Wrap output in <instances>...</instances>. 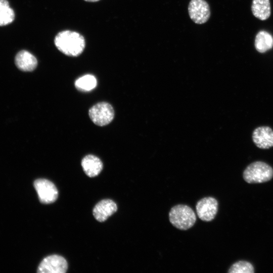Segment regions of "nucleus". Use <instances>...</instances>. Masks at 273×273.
Wrapping results in <instances>:
<instances>
[{
    "mask_svg": "<svg viewBox=\"0 0 273 273\" xmlns=\"http://www.w3.org/2000/svg\"><path fill=\"white\" fill-rule=\"evenodd\" d=\"M84 1H87V2H95L99 1L100 0H84Z\"/></svg>",
    "mask_w": 273,
    "mask_h": 273,
    "instance_id": "18",
    "label": "nucleus"
},
{
    "mask_svg": "<svg viewBox=\"0 0 273 273\" xmlns=\"http://www.w3.org/2000/svg\"><path fill=\"white\" fill-rule=\"evenodd\" d=\"M117 210L116 204L112 200L104 199L98 202L93 210L94 217L100 222L105 221Z\"/></svg>",
    "mask_w": 273,
    "mask_h": 273,
    "instance_id": "10",
    "label": "nucleus"
},
{
    "mask_svg": "<svg viewBox=\"0 0 273 273\" xmlns=\"http://www.w3.org/2000/svg\"><path fill=\"white\" fill-rule=\"evenodd\" d=\"M81 166L85 173L91 177L99 175L103 167L101 160L93 155L85 156L81 161Z\"/></svg>",
    "mask_w": 273,
    "mask_h": 273,
    "instance_id": "12",
    "label": "nucleus"
},
{
    "mask_svg": "<svg viewBox=\"0 0 273 273\" xmlns=\"http://www.w3.org/2000/svg\"><path fill=\"white\" fill-rule=\"evenodd\" d=\"M254 144L260 149H267L273 147V130L268 126H260L253 132Z\"/></svg>",
    "mask_w": 273,
    "mask_h": 273,
    "instance_id": "9",
    "label": "nucleus"
},
{
    "mask_svg": "<svg viewBox=\"0 0 273 273\" xmlns=\"http://www.w3.org/2000/svg\"><path fill=\"white\" fill-rule=\"evenodd\" d=\"M55 44L64 54L71 57L80 55L85 48L84 37L80 34L70 30L60 32L55 38Z\"/></svg>",
    "mask_w": 273,
    "mask_h": 273,
    "instance_id": "1",
    "label": "nucleus"
},
{
    "mask_svg": "<svg viewBox=\"0 0 273 273\" xmlns=\"http://www.w3.org/2000/svg\"><path fill=\"white\" fill-rule=\"evenodd\" d=\"M68 268L66 259L59 255H51L45 257L40 263L38 273H65Z\"/></svg>",
    "mask_w": 273,
    "mask_h": 273,
    "instance_id": "6",
    "label": "nucleus"
},
{
    "mask_svg": "<svg viewBox=\"0 0 273 273\" xmlns=\"http://www.w3.org/2000/svg\"><path fill=\"white\" fill-rule=\"evenodd\" d=\"M251 10L256 18L261 20H266L271 13L269 0H253Z\"/></svg>",
    "mask_w": 273,
    "mask_h": 273,
    "instance_id": "13",
    "label": "nucleus"
},
{
    "mask_svg": "<svg viewBox=\"0 0 273 273\" xmlns=\"http://www.w3.org/2000/svg\"><path fill=\"white\" fill-rule=\"evenodd\" d=\"M196 209L200 219L205 221H210L217 213L218 202L213 197H205L197 202Z\"/></svg>",
    "mask_w": 273,
    "mask_h": 273,
    "instance_id": "8",
    "label": "nucleus"
},
{
    "mask_svg": "<svg viewBox=\"0 0 273 273\" xmlns=\"http://www.w3.org/2000/svg\"><path fill=\"white\" fill-rule=\"evenodd\" d=\"M15 13L7 0H0V26L11 23L14 20Z\"/></svg>",
    "mask_w": 273,
    "mask_h": 273,
    "instance_id": "15",
    "label": "nucleus"
},
{
    "mask_svg": "<svg viewBox=\"0 0 273 273\" xmlns=\"http://www.w3.org/2000/svg\"><path fill=\"white\" fill-rule=\"evenodd\" d=\"M34 187L41 203H52L57 199L58 191L50 180L44 178L37 179L34 182Z\"/></svg>",
    "mask_w": 273,
    "mask_h": 273,
    "instance_id": "5",
    "label": "nucleus"
},
{
    "mask_svg": "<svg viewBox=\"0 0 273 273\" xmlns=\"http://www.w3.org/2000/svg\"><path fill=\"white\" fill-rule=\"evenodd\" d=\"M188 11L190 18L196 24L206 23L210 16L209 5L205 0H191Z\"/></svg>",
    "mask_w": 273,
    "mask_h": 273,
    "instance_id": "7",
    "label": "nucleus"
},
{
    "mask_svg": "<svg viewBox=\"0 0 273 273\" xmlns=\"http://www.w3.org/2000/svg\"><path fill=\"white\" fill-rule=\"evenodd\" d=\"M169 218L171 223L181 230H187L195 224L196 216L189 206L179 204L173 206L169 211Z\"/></svg>",
    "mask_w": 273,
    "mask_h": 273,
    "instance_id": "2",
    "label": "nucleus"
},
{
    "mask_svg": "<svg viewBox=\"0 0 273 273\" xmlns=\"http://www.w3.org/2000/svg\"><path fill=\"white\" fill-rule=\"evenodd\" d=\"M15 62L17 68L23 71H32L37 65L36 58L26 50H22L17 54Z\"/></svg>",
    "mask_w": 273,
    "mask_h": 273,
    "instance_id": "11",
    "label": "nucleus"
},
{
    "mask_svg": "<svg viewBox=\"0 0 273 273\" xmlns=\"http://www.w3.org/2000/svg\"><path fill=\"white\" fill-rule=\"evenodd\" d=\"M272 176V167L261 161H256L251 163L243 173L244 180L250 184L266 182L270 180Z\"/></svg>",
    "mask_w": 273,
    "mask_h": 273,
    "instance_id": "3",
    "label": "nucleus"
},
{
    "mask_svg": "<svg viewBox=\"0 0 273 273\" xmlns=\"http://www.w3.org/2000/svg\"><path fill=\"white\" fill-rule=\"evenodd\" d=\"M229 273H253L254 267L249 262L239 261L233 264L230 268Z\"/></svg>",
    "mask_w": 273,
    "mask_h": 273,
    "instance_id": "17",
    "label": "nucleus"
},
{
    "mask_svg": "<svg viewBox=\"0 0 273 273\" xmlns=\"http://www.w3.org/2000/svg\"><path fill=\"white\" fill-rule=\"evenodd\" d=\"M88 114L95 124L102 126L108 124L112 121L114 117V111L108 103L100 102L89 109Z\"/></svg>",
    "mask_w": 273,
    "mask_h": 273,
    "instance_id": "4",
    "label": "nucleus"
},
{
    "mask_svg": "<svg viewBox=\"0 0 273 273\" xmlns=\"http://www.w3.org/2000/svg\"><path fill=\"white\" fill-rule=\"evenodd\" d=\"M97 81L96 77L90 74H86L78 78L75 82L76 88L83 92L90 91L95 88Z\"/></svg>",
    "mask_w": 273,
    "mask_h": 273,
    "instance_id": "16",
    "label": "nucleus"
},
{
    "mask_svg": "<svg viewBox=\"0 0 273 273\" xmlns=\"http://www.w3.org/2000/svg\"><path fill=\"white\" fill-rule=\"evenodd\" d=\"M254 44L258 52L265 53L272 48L273 37L266 31H260L256 35Z\"/></svg>",
    "mask_w": 273,
    "mask_h": 273,
    "instance_id": "14",
    "label": "nucleus"
}]
</instances>
